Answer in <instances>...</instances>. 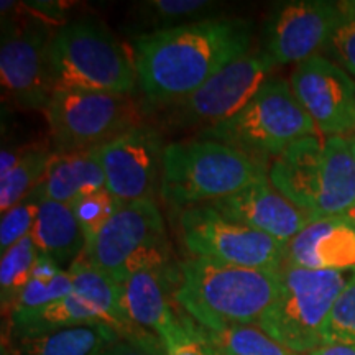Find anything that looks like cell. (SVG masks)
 <instances>
[{
	"label": "cell",
	"mask_w": 355,
	"mask_h": 355,
	"mask_svg": "<svg viewBox=\"0 0 355 355\" xmlns=\"http://www.w3.org/2000/svg\"><path fill=\"white\" fill-rule=\"evenodd\" d=\"M254 32V21L220 17L132 38L139 87L150 110L184 99L248 55Z\"/></svg>",
	"instance_id": "6da1fadb"
},
{
	"label": "cell",
	"mask_w": 355,
	"mask_h": 355,
	"mask_svg": "<svg viewBox=\"0 0 355 355\" xmlns=\"http://www.w3.org/2000/svg\"><path fill=\"white\" fill-rule=\"evenodd\" d=\"M282 270L247 268L201 259L178 266L173 300L186 316L207 331L255 326L277 298Z\"/></svg>",
	"instance_id": "7a4b0ae2"
},
{
	"label": "cell",
	"mask_w": 355,
	"mask_h": 355,
	"mask_svg": "<svg viewBox=\"0 0 355 355\" xmlns=\"http://www.w3.org/2000/svg\"><path fill=\"white\" fill-rule=\"evenodd\" d=\"M270 183L313 217L345 216L355 206V159L347 137H308L275 158Z\"/></svg>",
	"instance_id": "3957f363"
},
{
	"label": "cell",
	"mask_w": 355,
	"mask_h": 355,
	"mask_svg": "<svg viewBox=\"0 0 355 355\" xmlns=\"http://www.w3.org/2000/svg\"><path fill=\"white\" fill-rule=\"evenodd\" d=\"M270 166L214 140L168 144L163 158L162 199L176 209L209 204L268 180Z\"/></svg>",
	"instance_id": "277c9868"
},
{
	"label": "cell",
	"mask_w": 355,
	"mask_h": 355,
	"mask_svg": "<svg viewBox=\"0 0 355 355\" xmlns=\"http://www.w3.org/2000/svg\"><path fill=\"white\" fill-rule=\"evenodd\" d=\"M53 91L137 94L139 76L128 51L101 20L84 17L60 25L48 48Z\"/></svg>",
	"instance_id": "5b68a950"
},
{
	"label": "cell",
	"mask_w": 355,
	"mask_h": 355,
	"mask_svg": "<svg viewBox=\"0 0 355 355\" xmlns=\"http://www.w3.org/2000/svg\"><path fill=\"white\" fill-rule=\"evenodd\" d=\"M196 139L214 140L272 165L285 150L308 137H321L286 79L270 76L234 117Z\"/></svg>",
	"instance_id": "8992f818"
},
{
	"label": "cell",
	"mask_w": 355,
	"mask_h": 355,
	"mask_svg": "<svg viewBox=\"0 0 355 355\" xmlns=\"http://www.w3.org/2000/svg\"><path fill=\"white\" fill-rule=\"evenodd\" d=\"M352 272H318L286 263L277 298L257 326L293 352H314L324 344V326Z\"/></svg>",
	"instance_id": "52a82bcc"
},
{
	"label": "cell",
	"mask_w": 355,
	"mask_h": 355,
	"mask_svg": "<svg viewBox=\"0 0 355 355\" xmlns=\"http://www.w3.org/2000/svg\"><path fill=\"white\" fill-rule=\"evenodd\" d=\"M150 107L137 94L56 89L44 109L58 155L96 150L144 123Z\"/></svg>",
	"instance_id": "ba28073f"
},
{
	"label": "cell",
	"mask_w": 355,
	"mask_h": 355,
	"mask_svg": "<svg viewBox=\"0 0 355 355\" xmlns=\"http://www.w3.org/2000/svg\"><path fill=\"white\" fill-rule=\"evenodd\" d=\"M83 259L117 285L140 270L170 265L165 217L157 201L122 204L86 247Z\"/></svg>",
	"instance_id": "9c48e42d"
},
{
	"label": "cell",
	"mask_w": 355,
	"mask_h": 355,
	"mask_svg": "<svg viewBox=\"0 0 355 355\" xmlns=\"http://www.w3.org/2000/svg\"><path fill=\"white\" fill-rule=\"evenodd\" d=\"M275 61L263 50L250 51L225 66L193 94L153 109L159 125L171 132L204 130L234 117L257 94L275 68Z\"/></svg>",
	"instance_id": "30bf717a"
},
{
	"label": "cell",
	"mask_w": 355,
	"mask_h": 355,
	"mask_svg": "<svg viewBox=\"0 0 355 355\" xmlns=\"http://www.w3.org/2000/svg\"><path fill=\"white\" fill-rule=\"evenodd\" d=\"M74 277V290L63 300L32 314L8 319L7 339L38 336L63 327L105 324L121 332L122 337L144 334L132 327L121 308V285L107 275L79 259L69 266ZM153 334V332H152Z\"/></svg>",
	"instance_id": "8fae6325"
},
{
	"label": "cell",
	"mask_w": 355,
	"mask_h": 355,
	"mask_svg": "<svg viewBox=\"0 0 355 355\" xmlns=\"http://www.w3.org/2000/svg\"><path fill=\"white\" fill-rule=\"evenodd\" d=\"M180 229L186 248L201 259L261 270L286 265V243L230 219L209 204L181 211Z\"/></svg>",
	"instance_id": "7c38bea8"
},
{
	"label": "cell",
	"mask_w": 355,
	"mask_h": 355,
	"mask_svg": "<svg viewBox=\"0 0 355 355\" xmlns=\"http://www.w3.org/2000/svg\"><path fill=\"white\" fill-rule=\"evenodd\" d=\"M55 30L30 15H2L0 78L8 99L21 109H46L53 94L48 48Z\"/></svg>",
	"instance_id": "4fadbf2b"
},
{
	"label": "cell",
	"mask_w": 355,
	"mask_h": 355,
	"mask_svg": "<svg viewBox=\"0 0 355 355\" xmlns=\"http://www.w3.org/2000/svg\"><path fill=\"white\" fill-rule=\"evenodd\" d=\"M166 145L157 127L141 123L97 148L105 188L122 204L162 196Z\"/></svg>",
	"instance_id": "5bb4252c"
},
{
	"label": "cell",
	"mask_w": 355,
	"mask_h": 355,
	"mask_svg": "<svg viewBox=\"0 0 355 355\" xmlns=\"http://www.w3.org/2000/svg\"><path fill=\"white\" fill-rule=\"evenodd\" d=\"M290 84L321 137H347L355 128V79L316 55L293 69Z\"/></svg>",
	"instance_id": "9a60e30c"
},
{
	"label": "cell",
	"mask_w": 355,
	"mask_h": 355,
	"mask_svg": "<svg viewBox=\"0 0 355 355\" xmlns=\"http://www.w3.org/2000/svg\"><path fill=\"white\" fill-rule=\"evenodd\" d=\"M340 6L324 0L279 3L265 21L261 50L275 64H300L326 48L339 24Z\"/></svg>",
	"instance_id": "2e32d148"
},
{
	"label": "cell",
	"mask_w": 355,
	"mask_h": 355,
	"mask_svg": "<svg viewBox=\"0 0 355 355\" xmlns=\"http://www.w3.org/2000/svg\"><path fill=\"white\" fill-rule=\"evenodd\" d=\"M209 206L286 245L313 222L308 212L278 193L270 180L259 181L232 196L209 202Z\"/></svg>",
	"instance_id": "e0dca14e"
},
{
	"label": "cell",
	"mask_w": 355,
	"mask_h": 355,
	"mask_svg": "<svg viewBox=\"0 0 355 355\" xmlns=\"http://www.w3.org/2000/svg\"><path fill=\"white\" fill-rule=\"evenodd\" d=\"M286 263L318 272L355 270V220L334 216L309 222L288 243Z\"/></svg>",
	"instance_id": "ac0fdd59"
},
{
	"label": "cell",
	"mask_w": 355,
	"mask_h": 355,
	"mask_svg": "<svg viewBox=\"0 0 355 355\" xmlns=\"http://www.w3.org/2000/svg\"><path fill=\"white\" fill-rule=\"evenodd\" d=\"M171 283H178V268H146L121 283V308L123 318L139 331L157 332L175 316L170 303Z\"/></svg>",
	"instance_id": "d6986e66"
},
{
	"label": "cell",
	"mask_w": 355,
	"mask_h": 355,
	"mask_svg": "<svg viewBox=\"0 0 355 355\" xmlns=\"http://www.w3.org/2000/svg\"><path fill=\"white\" fill-rule=\"evenodd\" d=\"M121 337V332L105 324H89L21 339L3 337V343L13 355H99Z\"/></svg>",
	"instance_id": "ffe728a7"
},
{
	"label": "cell",
	"mask_w": 355,
	"mask_h": 355,
	"mask_svg": "<svg viewBox=\"0 0 355 355\" xmlns=\"http://www.w3.org/2000/svg\"><path fill=\"white\" fill-rule=\"evenodd\" d=\"M32 237L42 257L55 261L58 266H71L86 252V235L78 224L68 204L46 201L40 209Z\"/></svg>",
	"instance_id": "44dd1931"
},
{
	"label": "cell",
	"mask_w": 355,
	"mask_h": 355,
	"mask_svg": "<svg viewBox=\"0 0 355 355\" xmlns=\"http://www.w3.org/2000/svg\"><path fill=\"white\" fill-rule=\"evenodd\" d=\"M224 7L211 0H146L132 8V38L145 37L198 21L220 19Z\"/></svg>",
	"instance_id": "7402d4cb"
},
{
	"label": "cell",
	"mask_w": 355,
	"mask_h": 355,
	"mask_svg": "<svg viewBox=\"0 0 355 355\" xmlns=\"http://www.w3.org/2000/svg\"><path fill=\"white\" fill-rule=\"evenodd\" d=\"M43 184L46 199L68 206L83 194L105 188L97 148L78 153H56Z\"/></svg>",
	"instance_id": "603a6c76"
},
{
	"label": "cell",
	"mask_w": 355,
	"mask_h": 355,
	"mask_svg": "<svg viewBox=\"0 0 355 355\" xmlns=\"http://www.w3.org/2000/svg\"><path fill=\"white\" fill-rule=\"evenodd\" d=\"M74 290V277L71 270H63L55 261L40 257L32 279L20 293L19 300L12 306L8 319L26 316L56 301L66 298Z\"/></svg>",
	"instance_id": "cb8c5ba5"
},
{
	"label": "cell",
	"mask_w": 355,
	"mask_h": 355,
	"mask_svg": "<svg viewBox=\"0 0 355 355\" xmlns=\"http://www.w3.org/2000/svg\"><path fill=\"white\" fill-rule=\"evenodd\" d=\"M55 150L44 144H33L28 153L17 163L10 173L0 178V209L7 212L28 196L46 178Z\"/></svg>",
	"instance_id": "d4e9b609"
},
{
	"label": "cell",
	"mask_w": 355,
	"mask_h": 355,
	"mask_svg": "<svg viewBox=\"0 0 355 355\" xmlns=\"http://www.w3.org/2000/svg\"><path fill=\"white\" fill-rule=\"evenodd\" d=\"M40 250L35 245L32 234L26 235L2 252L0 260V303H2L3 313H10L12 306L19 300L20 293L28 285L33 277L35 266H37Z\"/></svg>",
	"instance_id": "484cf974"
},
{
	"label": "cell",
	"mask_w": 355,
	"mask_h": 355,
	"mask_svg": "<svg viewBox=\"0 0 355 355\" xmlns=\"http://www.w3.org/2000/svg\"><path fill=\"white\" fill-rule=\"evenodd\" d=\"M206 332L222 355H301L283 347L257 324Z\"/></svg>",
	"instance_id": "4316f807"
},
{
	"label": "cell",
	"mask_w": 355,
	"mask_h": 355,
	"mask_svg": "<svg viewBox=\"0 0 355 355\" xmlns=\"http://www.w3.org/2000/svg\"><path fill=\"white\" fill-rule=\"evenodd\" d=\"M165 355H222L204 327L189 316L175 314L157 332Z\"/></svg>",
	"instance_id": "83f0119b"
},
{
	"label": "cell",
	"mask_w": 355,
	"mask_h": 355,
	"mask_svg": "<svg viewBox=\"0 0 355 355\" xmlns=\"http://www.w3.org/2000/svg\"><path fill=\"white\" fill-rule=\"evenodd\" d=\"M69 207L73 209L78 224L81 225L89 245L105 227V224L117 214L122 202L107 188H102L76 198Z\"/></svg>",
	"instance_id": "f1b7e54d"
},
{
	"label": "cell",
	"mask_w": 355,
	"mask_h": 355,
	"mask_svg": "<svg viewBox=\"0 0 355 355\" xmlns=\"http://www.w3.org/2000/svg\"><path fill=\"white\" fill-rule=\"evenodd\" d=\"M44 201H46V191L42 183L12 209L3 212L0 220V250L6 252L7 248L32 234Z\"/></svg>",
	"instance_id": "f546056e"
},
{
	"label": "cell",
	"mask_w": 355,
	"mask_h": 355,
	"mask_svg": "<svg viewBox=\"0 0 355 355\" xmlns=\"http://www.w3.org/2000/svg\"><path fill=\"white\" fill-rule=\"evenodd\" d=\"M322 343L355 347V270L332 306L324 326Z\"/></svg>",
	"instance_id": "4dcf8cb0"
},
{
	"label": "cell",
	"mask_w": 355,
	"mask_h": 355,
	"mask_svg": "<svg viewBox=\"0 0 355 355\" xmlns=\"http://www.w3.org/2000/svg\"><path fill=\"white\" fill-rule=\"evenodd\" d=\"M340 19L326 50L345 73L355 79V0L339 2Z\"/></svg>",
	"instance_id": "1f68e13d"
},
{
	"label": "cell",
	"mask_w": 355,
	"mask_h": 355,
	"mask_svg": "<svg viewBox=\"0 0 355 355\" xmlns=\"http://www.w3.org/2000/svg\"><path fill=\"white\" fill-rule=\"evenodd\" d=\"M99 355H165V350L157 334L144 332L133 337H121Z\"/></svg>",
	"instance_id": "d6a6232c"
},
{
	"label": "cell",
	"mask_w": 355,
	"mask_h": 355,
	"mask_svg": "<svg viewBox=\"0 0 355 355\" xmlns=\"http://www.w3.org/2000/svg\"><path fill=\"white\" fill-rule=\"evenodd\" d=\"M309 355H355V347L344 344H326Z\"/></svg>",
	"instance_id": "836d02e7"
},
{
	"label": "cell",
	"mask_w": 355,
	"mask_h": 355,
	"mask_svg": "<svg viewBox=\"0 0 355 355\" xmlns=\"http://www.w3.org/2000/svg\"><path fill=\"white\" fill-rule=\"evenodd\" d=\"M347 141L350 146V152H352V157L355 159V133H350V135H347Z\"/></svg>",
	"instance_id": "e575fe53"
},
{
	"label": "cell",
	"mask_w": 355,
	"mask_h": 355,
	"mask_svg": "<svg viewBox=\"0 0 355 355\" xmlns=\"http://www.w3.org/2000/svg\"><path fill=\"white\" fill-rule=\"evenodd\" d=\"M0 355H13L10 352V349H8V345L3 343V340H2V352H0Z\"/></svg>",
	"instance_id": "d590c367"
},
{
	"label": "cell",
	"mask_w": 355,
	"mask_h": 355,
	"mask_svg": "<svg viewBox=\"0 0 355 355\" xmlns=\"http://www.w3.org/2000/svg\"><path fill=\"white\" fill-rule=\"evenodd\" d=\"M345 216H349V217H352V219L355 220V206L352 207V209H350L349 212H347V214H345Z\"/></svg>",
	"instance_id": "8d00e7d4"
},
{
	"label": "cell",
	"mask_w": 355,
	"mask_h": 355,
	"mask_svg": "<svg viewBox=\"0 0 355 355\" xmlns=\"http://www.w3.org/2000/svg\"><path fill=\"white\" fill-rule=\"evenodd\" d=\"M352 133H355V128H354V132H352Z\"/></svg>",
	"instance_id": "74e56055"
}]
</instances>
